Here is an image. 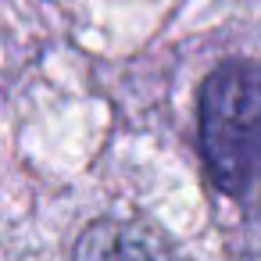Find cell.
Returning <instances> with one entry per match:
<instances>
[{
    "mask_svg": "<svg viewBox=\"0 0 261 261\" xmlns=\"http://www.w3.org/2000/svg\"><path fill=\"white\" fill-rule=\"evenodd\" d=\"M200 147L225 193L261 182V65L229 61L200 90Z\"/></svg>",
    "mask_w": 261,
    "mask_h": 261,
    "instance_id": "1",
    "label": "cell"
},
{
    "mask_svg": "<svg viewBox=\"0 0 261 261\" xmlns=\"http://www.w3.org/2000/svg\"><path fill=\"white\" fill-rule=\"evenodd\" d=\"M72 261H179V257L168 250V243L158 232L136 222L104 218L79 236Z\"/></svg>",
    "mask_w": 261,
    "mask_h": 261,
    "instance_id": "2",
    "label": "cell"
},
{
    "mask_svg": "<svg viewBox=\"0 0 261 261\" xmlns=\"http://www.w3.org/2000/svg\"><path fill=\"white\" fill-rule=\"evenodd\" d=\"M247 261H261V250H257V254H250V257H247Z\"/></svg>",
    "mask_w": 261,
    "mask_h": 261,
    "instance_id": "3",
    "label": "cell"
}]
</instances>
